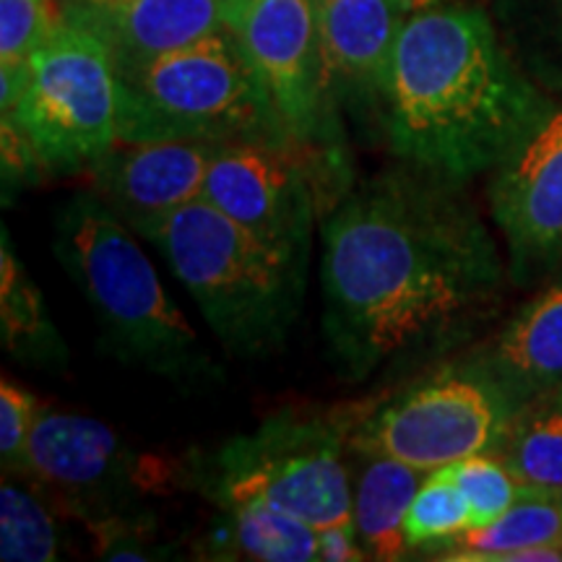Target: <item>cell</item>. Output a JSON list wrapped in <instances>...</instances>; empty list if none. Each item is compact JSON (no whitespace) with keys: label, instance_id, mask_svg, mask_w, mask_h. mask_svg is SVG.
Masks as SVG:
<instances>
[{"label":"cell","instance_id":"cell-8","mask_svg":"<svg viewBox=\"0 0 562 562\" xmlns=\"http://www.w3.org/2000/svg\"><path fill=\"white\" fill-rule=\"evenodd\" d=\"M508 396L476 364L422 375L357 419L349 448L432 474L476 453H497L513 417Z\"/></svg>","mask_w":562,"mask_h":562},{"label":"cell","instance_id":"cell-20","mask_svg":"<svg viewBox=\"0 0 562 562\" xmlns=\"http://www.w3.org/2000/svg\"><path fill=\"white\" fill-rule=\"evenodd\" d=\"M497 456L521 487L562 497V383L516 406Z\"/></svg>","mask_w":562,"mask_h":562},{"label":"cell","instance_id":"cell-16","mask_svg":"<svg viewBox=\"0 0 562 562\" xmlns=\"http://www.w3.org/2000/svg\"><path fill=\"white\" fill-rule=\"evenodd\" d=\"M469 362L508 396L513 409L562 383V266Z\"/></svg>","mask_w":562,"mask_h":562},{"label":"cell","instance_id":"cell-9","mask_svg":"<svg viewBox=\"0 0 562 562\" xmlns=\"http://www.w3.org/2000/svg\"><path fill=\"white\" fill-rule=\"evenodd\" d=\"M19 474L94 529L170 487L175 469L161 456L133 451L100 419L42 409Z\"/></svg>","mask_w":562,"mask_h":562},{"label":"cell","instance_id":"cell-15","mask_svg":"<svg viewBox=\"0 0 562 562\" xmlns=\"http://www.w3.org/2000/svg\"><path fill=\"white\" fill-rule=\"evenodd\" d=\"M63 19L100 37L128 68L222 30L227 0H58Z\"/></svg>","mask_w":562,"mask_h":562},{"label":"cell","instance_id":"cell-24","mask_svg":"<svg viewBox=\"0 0 562 562\" xmlns=\"http://www.w3.org/2000/svg\"><path fill=\"white\" fill-rule=\"evenodd\" d=\"M406 542L412 550H446L453 539L472 529V510L453 482L432 472L422 484L406 513Z\"/></svg>","mask_w":562,"mask_h":562},{"label":"cell","instance_id":"cell-3","mask_svg":"<svg viewBox=\"0 0 562 562\" xmlns=\"http://www.w3.org/2000/svg\"><path fill=\"white\" fill-rule=\"evenodd\" d=\"M53 252L89 302L112 357L180 389H211L224 381L133 229L100 195L76 193L55 211Z\"/></svg>","mask_w":562,"mask_h":562},{"label":"cell","instance_id":"cell-28","mask_svg":"<svg viewBox=\"0 0 562 562\" xmlns=\"http://www.w3.org/2000/svg\"><path fill=\"white\" fill-rule=\"evenodd\" d=\"M321 560L326 562H355L368 560L360 539H357L355 526H331V529L318 531Z\"/></svg>","mask_w":562,"mask_h":562},{"label":"cell","instance_id":"cell-13","mask_svg":"<svg viewBox=\"0 0 562 562\" xmlns=\"http://www.w3.org/2000/svg\"><path fill=\"white\" fill-rule=\"evenodd\" d=\"M222 144L211 140H136L115 146L89 167L97 193L133 232L154 224L201 199L209 165Z\"/></svg>","mask_w":562,"mask_h":562},{"label":"cell","instance_id":"cell-6","mask_svg":"<svg viewBox=\"0 0 562 562\" xmlns=\"http://www.w3.org/2000/svg\"><path fill=\"white\" fill-rule=\"evenodd\" d=\"M357 419L286 409L252 432L195 451V490L220 508L269 505L315 529L355 526V484L344 451Z\"/></svg>","mask_w":562,"mask_h":562},{"label":"cell","instance_id":"cell-1","mask_svg":"<svg viewBox=\"0 0 562 562\" xmlns=\"http://www.w3.org/2000/svg\"><path fill=\"white\" fill-rule=\"evenodd\" d=\"M323 336L341 381L402 375L472 336L503 263L461 186L396 167L349 188L323 224Z\"/></svg>","mask_w":562,"mask_h":562},{"label":"cell","instance_id":"cell-10","mask_svg":"<svg viewBox=\"0 0 562 562\" xmlns=\"http://www.w3.org/2000/svg\"><path fill=\"white\" fill-rule=\"evenodd\" d=\"M224 26L271 97L297 146H326L336 138L328 110L315 0H227Z\"/></svg>","mask_w":562,"mask_h":562},{"label":"cell","instance_id":"cell-21","mask_svg":"<svg viewBox=\"0 0 562 562\" xmlns=\"http://www.w3.org/2000/svg\"><path fill=\"white\" fill-rule=\"evenodd\" d=\"M562 547V497L526 490L497 521L463 531L446 547L442 560L505 562L513 552Z\"/></svg>","mask_w":562,"mask_h":562},{"label":"cell","instance_id":"cell-17","mask_svg":"<svg viewBox=\"0 0 562 562\" xmlns=\"http://www.w3.org/2000/svg\"><path fill=\"white\" fill-rule=\"evenodd\" d=\"M427 472L409 463L368 456L355 480V531L368 560H404L412 550L406 542V513Z\"/></svg>","mask_w":562,"mask_h":562},{"label":"cell","instance_id":"cell-26","mask_svg":"<svg viewBox=\"0 0 562 562\" xmlns=\"http://www.w3.org/2000/svg\"><path fill=\"white\" fill-rule=\"evenodd\" d=\"M508 21L537 76L562 89V0H510Z\"/></svg>","mask_w":562,"mask_h":562},{"label":"cell","instance_id":"cell-14","mask_svg":"<svg viewBox=\"0 0 562 562\" xmlns=\"http://www.w3.org/2000/svg\"><path fill=\"white\" fill-rule=\"evenodd\" d=\"M425 0H315L326 100L357 112L383 108L396 42Z\"/></svg>","mask_w":562,"mask_h":562},{"label":"cell","instance_id":"cell-23","mask_svg":"<svg viewBox=\"0 0 562 562\" xmlns=\"http://www.w3.org/2000/svg\"><path fill=\"white\" fill-rule=\"evenodd\" d=\"M45 492L21 487L3 480L0 487V560L3 562H50L58 558V526Z\"/></svg>","mask_w":562,"mask_h":562},{"label":"cell","instance_id":"cell-12","mask_svg":"<svg viewBox=\"0 0 562 562\" xmlns=\"http://www.w3.org/2000/svg\"><path fill=\"white\" fill-rule=\"evenodd\" d=\"M492 220L508 245L518 286L562 266V108H552L521 146L492 172Z\"/></svg>","mask_w":562,"mask_h":562},{"label":"cell","instance_id":"cell-25","mask_svg":"<svg viewBox=\"0 0 562 562\" xmlns=\"http://www.w3.org/2000/svg\"><path fill=\"white\" fill-rule=\"evenodd\" d=\"M467 497L472 510V529H482L503 516L521 497L524 487L497 453H476L451 467L438 469Z\"/></svg>","mask_w":562,"mask_h":562},{"label":"cell","instance_id":"cell-4","mask_svg":"<svg viewBox=\"0 0 562 562\" xmlns=\"http://www.w3.org/2000/svg\"><path fill=\"white\" fill-rule=\"evenodd\" d=\"M224 349L258 360L284 347L305 297V271L206 199L146 229Z\"/></svg>","mask_w":562,"mask_h":562},{"label":"cell","instance_id":"cell-22","mask_svg":"<svg viewBox=\"0 0 562 562\" xmlns=\"http://www.w3.org/2000/svg\"><path fill=\"white\" fill-rule=\"evenodd\" d=\"M63 19L58 0H0V110L24 89L34 53Z\"/></svg>","mask_w":562,"mask_h":562},{"label":"cell","instance_id":"cell-18","mask_svg":"<svg viewBox=\"0 0 562 562\" xmlns=\"http://www.w3.org/2000/svg\"><path fill=\"white\" fill-rule=\"evenodd\" d=\"M0 334L16 362L42 370H63L68 364L66 341L55 328L37 284L26 277L5 227L0 243Z\"/></svg>","mask_w":562,"mask_h":562},{"label":"cell","instance_id":"cell-5","mask_svg":"<svg viewBox=\"0 0 562 562\" xmlns=\"http://www.w3.org/2000/svg\"><path fill=\"white\" fill-rule=\"evenodd\" d=\"M117 70V140L297 146L227 26ZM305 149V146H302Z\"/></svg>","mask_w":562,"mask_h":562},{"label":"cell","instance_id":"cell-7","mask_svg":"<svg viewBox=\"0 0 562 562\" xmlns=\"http://www.w3.org/2000/svg\"><path fill=\"white\" fill-rule=\"evenodd\" d=\"M117 70L108 45L60 19L34 53L9 115L47 175L87 172L117 140Z\"/></svg>","mask_w":562,"mask_h":562},{"label":"cell","instance_id":"cell-11","mask_svg":"<svg viewBox=\"0 0 562 562\" xmlns=\"http://www.w3.org/2000/svg\"><path fill=\"white\" fill-rule=\"evenodd\" d=\"M300 154L302 146L222 144L209 165L201 199L281 256L307 266L315 195Z\"/></svg>","mask_w":562,"mask_h":562},{"label":"cell","instance_id":"cell-29","mask_svg":"<svg viewBox=\"0 0 562 562\" xmlns=\"http://www.w3.org/2000/svg\"><path fill=\"white\" fill-rule=\"evenodd\" d=\"M425 3H427V0H425Z\"/></svg>","mask_w":562,"mask_h":562},{"label":"cell","instance_id":"cell-19","mask_svg":"<svg viewBox=\"0 0 562 562\" xmlns=\"http://www.w3.org/2000/svg\"><path fill=\"white\" fill-rule=\"evenodd\" d=\"M222 518L209 533V558L313 562L321 560L318 529L269 505L220 508Z\"/></svg>","mask_w":562,"mask_h":562},{"label":"cell","instance_id":"cell-2","mask_svg":"<svg viewBox=\"0 0 562 562\" xmlns=\"http://www.w3.org/2000/svg\"><path fill=\"white\" fill-rule=\"evenodd\" d=\"M550 110L487 13L440 0L414 9L385 91V136L406 167L463 188L495 172Z\"/></svg>","mask_w":562,"mask_h":562},{"label":"cell","instance_id":"cell-27","mask_svg":"<svg viewBox=\"0 0 562 562\" xmlns=\"http://www.w3.org/2000/svg\"><path fill=\"white\" fill-rule=\"evenodd\" d=\"M42 406L37 396L3 378L0 385V461L5 474H19Z\"/></svg>","mask_w":562,"mask_h":562}]
</instances>
